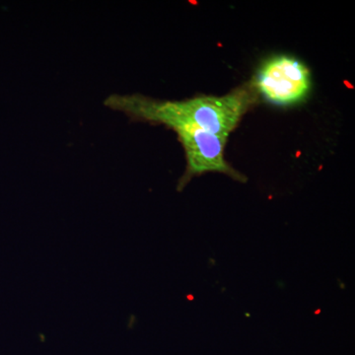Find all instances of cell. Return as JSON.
Masks as SVG:
<instances>
[{
  "label": "cell",
  "instance_id": "2",
  "mask_svg": "<svg viewBox=\"0 0 355 355\" xmlns=\"http://www.w3.org/2000/svg\"><path fill=\"white\" fill-rule=\"evenodd\" d=\"M256 86L263 97L273 104H295L309 92L310 72L296 58L279 55L263 64L257 76Z\"/></svg>",
  "mask_w": 355,
  "mask_h": 355
},
{
  "label": "cell",
  "instance_id": "1",
  "mask_svg": "<svg viewBox=\"0 0 355 355\" xmlns=\"http://www.w3.org/2000/svg\"><path fill=\"white\" fill-rule=\"evenodd\" d=\"M253 99L249 91L239 90L222 97L207 96L176 102L155 101L139 95H112L107 98L105 105L170 128L191 125L227 139Z\"/></svg>",
  "mask_w": 355,
  "mask_h": 355
}]
</instances>
